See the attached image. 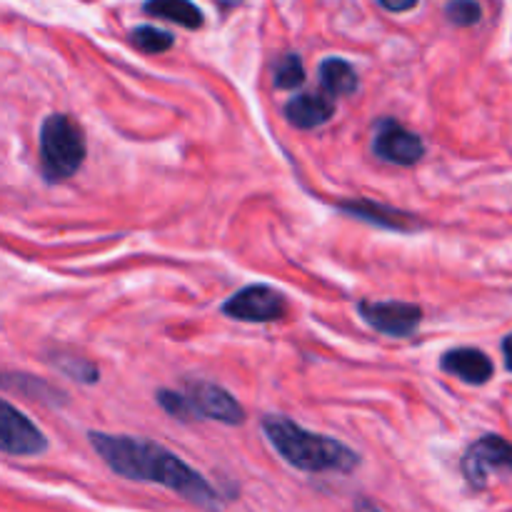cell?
Here are the masks:
<instances>
[{
    "instance_id": "6da1fadb",
    "label": "cell",
    "mask_w": 512,
    "mask_h": 512,
    "mask_svg": "<svg viewBox=\"0 0 512 512\" xmlns=\"http://www.w3.org/2000/svg\"><path fill=\"white\" fill-rule=\"evenodd\" d=\"M88 440L95 453L103 458V463L120 478L163 485V488L178 493L180 498L208 510H218L223 503L218 490L198 470L190 468L185 460H180L163 445L108 433H88Z\"/></svg>"
},
{
    "instance_id": "7a4b0ae2",
    "label": "cell",
    "mask_w": 512,
    "mask_h": 512,
    "mask_svg": "<svg viewBox=\"0 0 512 512\" xmlns=\"http://www.w3.org/2000/svg\"><path fill=\"white\" fill-rule=\"evenodd\" d=\"M263 433L275 448V453L303 473H353L360 465V455L335 438H325L320 433H310L303 425L268 415L263 420Z\"/></svg>"
},
{
    "instance_id": "3957f363",
    "label": "cell",
    "mask_w": 512,
    "mask_h": 512,
    "mask_svg": "<svg viewBox=\"0 0 512 512\" xmlns=\"http://www.w3.org/2000/svg\"><path fill=\"white\" fill-rule=\"evenodd\" d=\"M160 408L173 418L185 420H215L223 425H240L245 420V410L233 395L215 383L205 380H188L183 393L175 390H160Z\"/></svg>"
},
{
    "instance_id": "277c9868",
    "label": "cell",
    "mask_w": 512,
    "mask_h": 512,
    "mask_svg": "<svg viewBox=\"0 0 512 512\" xmlns=\"http://www.w3.org/2000/svg\"><path fill=\"white\" fill-rule=\"evenodd\" d=\"M85 160V135L73 118L48 115L40 128V168L48 183L73 178Z\"/></svg>"
},
{
    "instance_id": "5b68a950",
    "label": "cell",
    "mask_w": 512,
    "mask_h": 512,
    "mask_svg": "<svg viewBox=\"0 0 512 512\" xmlns=\"http://www.w3.org/2000/svg\"><path fill=\"white\" fill-rule=\"evenodd\" d=\"M220 310L228 318L243 320V323H275V320L285 318L288 303H285L280 290L263 283H255L238 290L235 295H230Z\"/></svg>"
},
{
    "instance_id": "8992f818",
    "label": "cell",
    "mask_w": 512,
    "mask_h": 512,
    "mask_svg": "<svg viewBox=\"0 0 512 512\" xmlns=\"http://www.w3.org/2000/svg\"><path fill=\"white\" fill-rule=\"evenodd\" d=\"M0 450L15 458H33L48 450V440L38 425L3 398H0Z\"/></svg>"
},
{
    "instance_id": "52a82bcc",
    "label": "cell",
    "mask_w": 512,
    "mask_h": 512,
    "mask_svg": "<svg viewBox=\"0 0 512 512\" xmlns=\"http://www.w3.org/2000/svg\"><path fill=\"white\" fill-rule=\"evenodd\" d=\"M463 473L468 483L478 490L485 488L490 473H512V443L498 435L480 438L465 453Z\"/></svg>"
},
{
    "instance_id": "ba28073f",
    "label": "cell",
    "mask_w": 512,
    "mask_h": 512,
    "mask_svg": "<svg viewBox=\"0 0 512 512\" xmlns=\"http://www.w3.org/2000/svg\"><path fill=\"white\" fill-rule=\"evenodd\" d=\"M358 313L370 328L378 333L390 335V338H408L418 330L423 320V310L413 303H398V300H360Z\"/></svg>"
},
{
    "instance_id": "9c48e42d",
    "label": "cell",
    "mask_w": 512,
    "mask_h": 512,
    "mask_svg": "<svg viewBox=\"0 0 512 512\" xmlns=\"http://www.w3.org/2000/svg\"><path fill=\"white\" fill-rule=\"evenodd\" d=\"M373 153L385 163L415 165L425 155V143L398 120L383 118L375 123Z\"/></svg>"
},
{
    "instance_id": "30bf717a",
    "label": "cell",
    "mask_w": 512,
    "mask_h": 512,
    "mask_svg": "<svg viewBox=\"0 0 512 512\" xmlns=\"http://www.w3.org/2000/svg\"><path fill=\"white\" fill-rule=\"evenodd\" d=\"M440 368L455 378L465 380L470 385H483L493 378V360L478 348H455L448 350L440 360Z\"/></svg>"
},
{
    "instance_id": "8fae6325",
    "label": "cell",
    "mask_w": 512,
    "mask_h": 512,
    "mask_svg": "<svg viewBox=\"0 0 512 512\" xmlns=\"http://www.w3.org/2000/svg\"><path fill=\"white\" fill-rule=\"evenodd\" d=\"M335 115V100L323 93H303L295 95L288 105H285V118L293 128L313 130L328 123Z\"/></svg>"
},
{
    "instance_id": "7c38bea8",
    "label": "cell",
    "mask_w": 512,
    "mask_h": 512,
    "mask_svg": "<svg viewBox=\"0 0 512 512\" xmlns=\"http://www.w3.org/2000/svg\"><path fill=\"white\" fill-rule=\"evenodd\" d=\"M340 208H343L348 215H353V218L365 220V223L375 225V228L400 230V233H410V230L418 228V220H415L410 213H403V210L388 208V205L370 203V200L340 203Z\"/></svg>"
},
{
    "instance_id": "4fadbf2b",
    "label": "cell",
    "mask_w": 512,
    "mask_h": 512,
    "mask_svg": "<svg viewBox=\"0 0 512 512\" xmlns=\"http://www.w3.org/2000/svg\"><path fill=\"white\" fill-rule=\"evenodd\" d=\"M0 388L5 390H15L23 398L38 400V403L50 405V408H58V405L68 403L65 393H60L58 388H53L45 380L35 378V375H25V373H0Z\"/></svg>"
},
{
    "instance_id": "5bb4252c",
    "label": "cell",
    "mask_w": 512,
    "mask_h": 512,
    "mask_svg": "<svg viewBox=\"0 0 512 512\" xmlns=\"http://www.w3.org/2000/svg\"><path fill=\"white\" fill-rule=\"evenodd\" d=\"M145 13L155 18L170 20L183 28H200L203 25V13L193 0H145Z\"/></svg>"
},
{
    "instance_id": "9a60e30c",
    "label": "cell",
    "mask_w": 512,
    "mask_h": 512,
    "mask_svg": "<svg viewBox=\"0 0 512 512\" xmlns=\"http://www.w3.org/2000/svg\"><path fill=\"white\" fill-rule=\"evenodd\" d=\"M320 85L328 95H353L360 80L348 60L328 58L320 63Z\"/></svg>"
},
{
    "instance_id": "2e32d148",
    "label": "cell",
    "mask_w": 512,
    "mask_h": 512,
    "mask_svg": "<svg viewBox=\"0 0 512 512\" xmlns=\"http://www.w3.org/2000/svg\"><path fill=\"white\" fill-rule=\"evenodd\" d=\"M50 363H53V368H58L63 375L78 380V383H85V385L98 383V365L90 363V360L83 358V355L53 353Z\"/></svg>"
},
{
    "instance_id": "e0dca14e",
    "label": "cell",
    "mask_w": 512,
    "mask_h": 512,
    "mask_svg": "<svg viewBox=\"0 0 512 512\" xmlns=\"http://www.w3.org/2000/svg\"><path fill=\"white\" fill-rule=\"evenodd\" d=\"M273 83L278 90H295L305 83V65L298 53H285L275 60Z\"/></svg>"
},
{
    "instance_id": "ac0fdd59",
    "label": "cell",
    "mask_w": 512,
    "mask_h": 512,
    "mask_svg": "<svg viewBox=\"0 0 512 512\" xmlns=\"http://www.w3.org/2000/svg\"><path fill=\"white\" fill-rule=\"evenodd\" d=\"M130 40H133L135 48L150 55L165 53V50L173 48L175 43L173 35L165 33V30L160 28H153V25H138V28L133 30V35H130Z\"/></svg>"
},
{
    "instance_id": "d6986e66",
    "label": "cell",
    "mask_w": 512,
    "mask_h": 512,
    "mask_svg": "<svg viewBox=\"0 0 512 512\" xmlns=\"http://www.w3.org/2000/svg\"><path fill=\"white\" fill-rule=\"evenodd\" d=\"M445 15L455 25H475L483 15V8H480L478 0H450Z\"/></svg>"
},
{
    "instance_id": "ffe728a7",
    "label": "cell",
    "mask_w": 512,
    "mask_h": 512,
    "mask_svg": "<svg viewBox=\"0 0 512 512\" xmlns=\"http://www.w3.org/2000/svg\"><path fill=\"white\" fill-rule=\"evenodd\" d=\"M378 3L390 13H405V10H413L418 0H378Z\"/></svg>"
},
{
    "instance_id": "44dd1931",
    "label": "cell",
    "mask_w": 512,
    "mask_h": 512,
    "mask_svg": "<svg viewBox=\"0 0 512 512\" xmlns=\"http://www.w3.org/2000/svg\"><path fill=\"white\" fill-rule=\"evenodd\" d=\"M503 355H505V365H508V370L512 373V335L503 340Z\"/></svg>"
},
{
    "instance_id": "7402d4cb",
    "label": "cell",
    "mask_w": 512,
    "mask_h": 512,
    "mask_svg": "<svg viewBox=\"0 0 512 512\" xmlns=\"http://www.w3.org/2000/svg\"><path fill=\"white\" fill-rule=\"evenodd\" d=\"M355 512H383V510H380L378 505L368 503V500H358V503H355Z\"/></svg>"
}]
</instances>
